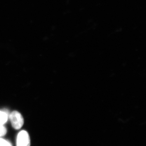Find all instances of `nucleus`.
Instances as JSON below:
<instances>
[{
	"label": "nucleus",
	"instance_id": "f257e3e1",
	"mask_svg": "<svg viewBox=\"0 0 146 146\" xmlns=\"http://www.w3.org/2000/svg\"><path fill=\"white\" fill-rule=\"evenodd\" d=\"M11 125L15 129H20L24 124V119L20 112L13 111L9 116Z\"/></svg>",
	"mask_w": 146,
	"mask_h": 146
},
{
	"label": "nucleus",
	"instance_id": "f03ea898",
	"mask_svg": "<svg viewBox=\"0 0 146 146\" xmlns=\"http://www.w3.org/2000/svg\"><path fill=\"white\" fill-rule=\"evenodd\" d=\"M29 135L27 131L22 130L18 133L16 140V146H30Z\"/></svg>",
	"mask_w": 146,
	"mask_h": 146
},
{
	"label": "nucleus",
	"instance_id": "7ed1b4c3",
	"mask_svg": "<svg viewBox=\"0 0 146 146\" xmlns=\"http://www.w3.org/2000/svg\"><path fill=\"white\" fill-rule=\"evenodd\" d=\"M8 115L6 112L0 111V125H4L8 120Z\"/></svg>",
	"mask_w": 146,
	"mask_h": 146
},
{
	"label": "nucleus",
	"instance_id": "20e7f679",
	"mask_svg": "<svg viewBox=\"0 0 146 146\" xmlns=\"http://www.w3.org/2000/svg\"><path fill=\"white\" fill-rule=\"evenodd\" d=\"M0 146H12V144L8 141L0 138Z\"/></svg>",
	"mask_w": 146,
	"mask_h": 146
},
{
	"label": "nucleus",
	"instance_id": "39448f33",
	"mask_svg": "<svg viewBox=\"0 0 146 146\" xmlns=\"http://www.w3.org/2000/svg\"><path fill=\"white\" fill-rule=\"evenodd\" d=\"M7 132L6 128L4 125H0V138L5 135Z\"/></svg>",
	"mask_w": 146,
	"mask_h": 146
}]
</instances>
